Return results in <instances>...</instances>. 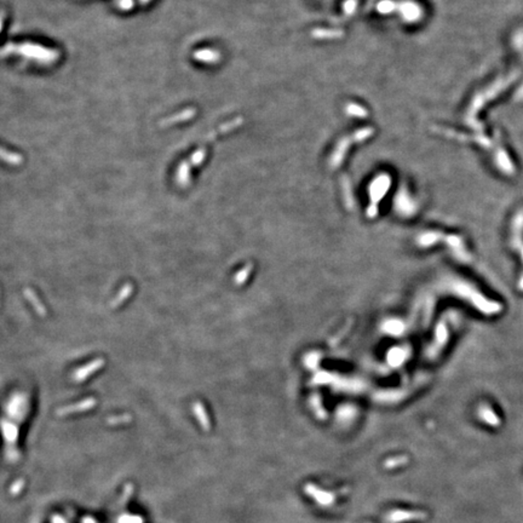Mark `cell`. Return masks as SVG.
Listing matches in <instances>:
<instances>
[{
    "instance_id": "obj_3",
    "label": "cell",
    "mask_w": 523,
    "mask_h": 523,
    "mask_svg": "<svg viewBox=\"0 0 523 523\" xmlns=\"http://www.w3.org/2000/svg\"><path fill=\"white\" fill-rule=\"evenodd\" d=\"M425 519V515L423 513H416V511H407V510H393L388 514L385 520L389 523H401L404 521H412V520H422Z\"/></svg>"
},
{
    "instance_id": "obj_1",
    "label": "cell",
    "mask_w": 523,
    "mask_h": 523,
    "mask_svg": "<svg viewBox=\"0 0 523 523\" xmlns=\"http://www.w3.org/2000/svg\"><path fill=\"white\" fill-rule=\"evenodd\" d=\"M6 52H15L29 57L32 59L41 62H51L55 61L58 57V52L55 50H48V48L40 46L35 44H21V45H8L5 47Z\"/></svg>"
},
{
    "instance_id": "obj_5",
    "label": "cell",
    "mask_w": 523,
    "mask_h": 523,
    "mask_svg": "<svg viewBox=\"0 0 523 523\" xmlns=\"http://www.w3.org/2000/svg\"><path fill=\"white\" fill-rule=\"evenodd\" d=\"M194 114V110H185V111H182V113L177 114V115H172L170 116V118L167 119H164L160 121V126L161 127H166V126H170V125L172 124H176V122H179V121H183V120L190 118L191 115Z\"/></svg>"
},
{
    "instance_id": "obj_2",
    "label": "cell",
    "mask_w": 523,
    "mask_h": 523,
    "mask_svg": "<svg viewBox=\"0 0 523 523\" xmlns=\"http://www.w3.org/2000/svg\"><path fill=\"white\" fill-rule=\"evenodd\" d=\"M304 491L308 496L311 497V498L315 500L317 504L321 505V507H332L334 500H336V497H334L332 493L326 492L324 490H320L319 487H316V486L313 484H307V486L304 487Z\"/></svg>"
},
{
    "instance_id": "obj_4",
    "label": "cell",
    "mask_w": 523,
    "mask_h": 523,
    "mask_svg": "<svg viewBox=\"0 0 523 523\" xmlns=\"http://www.w3.org/2000/svg\"><path fill=\"white\" fill-rule=\"evenodd\" d=\"M0 160H2V161L7 162V164L10 165H19L23 161V158H22L21 154L13 153V151L6 150L0 147Z\"/></svg>"
},
{
    "instance_id": "obj_6",
    "label": "cell",
    "mask_w": 523,
    "mask_h": 523,
    "mask_svg": "<svg viewBox=\"0 0 523 523\" xmlns=\"http://www.w3.org/2000/svg\"><path fill=\"white\" fill-rule=\"evenodd\" d=\"M1 24H2V17L0 16V30H1Z\"/></svg>"
}]
</instances>
